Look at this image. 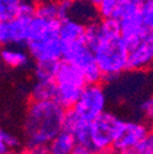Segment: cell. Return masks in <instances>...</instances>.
Wrapping results in <instances>:
<instances>
[{"label": "cell", "instance_id": "31", "mask_svg": "<svg viewBox=\"0 0 153 154\" xmlns=\"http://www.w3.org/2000/svg\"><path fill=\"white\" fill-rule=\"evenodd\" d=\"M8 154H18V152H17V150H11V152H9Z\"/></svg>", "mask_w": 153, "mask_h": 154}, {"label": "cell", "instance_id": "28", "mask_svg": "<svg viewBox=\"0 0 153 154\" xmlns=\"http://www.w3.org/2000/svg\"><path fill=\"white\" fill-rule=\"evenodd\" d=\"M121 3L124 4H141V0H121Z\"/></svg>", "mask_w": 153, "mask_h": 154}, {"label": "cell", "instance_id": "27", "mask_svg": "<svg viewBox=\"0 0 153 154\" xmlns=\"http://www.w3.org/2000/svg\"><path fill=\"white\" fill-rule=\"evenodd\" d=\"M55 2H58L60 5H63V6H66V8H69L75 0H55Z\"/></svg>", "mask_w": 153, "mask_h": 154}, {"label": "cell", "instance_id": "2", "mask_svg": "<svg viewBox=\"0 0 153 154\" xmlns=\"http://www.w3.org/2000/svg\"><path fill=\"white\" fill-rule=\"evenodd\" d=\"M66 112L67 109L54 99H30L23 120L26 146H47L56 134L65 128Z\"/></svg>", "mask_w": 153, "mask_h": 154}, {"label": "cell", "instance_id": "24", "mask_svg": "<svg viewBox=\"0 0 153 154\" xmlns=\"http://www.w3.org/2000/svg\"><path fill=\"white\" fill-rule=\"evenodd\" d=\"M140 110L145 120L153 121V95H151V97H148L141 103Z\"/></svg>", "mask_w": 153, "mask_h": 154}, {"label": "cell", "instance_id": "32", "mask_svg": "<svg viewBox=\"0 0 153 154\" xmlns=\"http://www.w3.org/2000/svg\"><path fill=\"white\" fill-rule=\"evenodd\" d=\"M151 132H152V133H153V124H152V125H151Z\"/></svg>", "mask_w": 153, "mask_h": 154}, {"label": "cell", "instance_id": "26", "mask_svg": "<svg viewBox=\"0 0 153 154\" xmlns=\"http://www.w3.org/2000/svg\"><path fill=\"white\" fill-rule=\"evenodd\" d=\"M97 154H120L115 148H109V149H104V150H101L98 152Z\"/></svg>", "mask_w": 153, "mask_h": 154}, {"label": "cell", "instance_id": "13", "mask_svg": "<svg viewBox=\"0 0 153 154\" xmlns=\"http://www.w3.org/2000/svg\"><path fill=\"white\" fill-rule=\"evenodd\" d=\"M3 64L10 69H22L30 64L32 59L28 50H23L17 45H10L2 48Z\"/></svg>", "mask_w": 153, "mask_h": 154}, {"label": "cell", "instance_id": "21", "mask_svg": "<svg viewBox=\"0 0 153 154\" xmlns=\"http://www.w3.org/2000/svg\"><path fill=\"white\" fill-rule=\"evenodd\" d=\"M119 153L120 154H153V133L149 132L135 147L119 152Z\"/></svg>", "mask_w": 153, "mask_h": 154}, {"label": "cell", "instance_id": "15", "mask_svg": "<svg viewBox=\"0 0 153 154\" xmlns=\"http://www.w3.org/2000/svg\"><path fill=\"white\" fill-rule=\"evenodd\" d=\"M67 16H71L83 23H89L98 17L97 9L88 0H75L69 6Z\"/></svg>", "mask_w": 153, "mask_h": 154}, {"label": "cell", "instance_id": "25", "mask_svg": "<svg viewBox=\"0 0 153 154\" xmlns=\"http://www.w3.org/2000/svg\"><path fill=\"white\" fill-rule=\"evenodd\" d=\"M18 154H48L47 146H37V147H27L18 152Z\"/></svg>", "mask_w": 153, "mask_h": 154}, {"label": "cell", "instance_id": "5", "mask_svg": "<svg viewBox=\"0 0 153 154\" xmlns=\"http://www.w3.org/2000/svg\"><path fill=\"white\" fill-rule=\"evenodd\" d=\"M121 122V119L109 111H104L101 116L91 122V140L97 153L114 147Z\"/></svg>", "mask_w": 153, "mask_h": 154}, {"label": "cell", "instance_id": "16", "mask_svg": "<svg viewBox=\"0 0 153 154\" xmlns=\"http://www.w3.org/2000/svg\"><path fill=\"white\" fill-rule=\"evenodd\" d=\"M69 8L60 5L55 0H43L36 5V14L41 15L49 20L61 21L64 17L67 16Z\"/></svg>", "mask_w": 153, "mask_h": 154}, {"label": "cell", "instance_id": "23", "mask_svg": "<svg viewBox=\"0 0 153 154\" xmlns=\"http://www.w3.org/2000/svg\"><path fill=\"white\" fill-rule=\"evenodd\" d=\"M140 12L145 27L153 32V0L142 2L140 5Z\"/></svg>", "mask_w": 153, "mask_h": 154}, {"label": "cell", "instance_id": "12", "mask_svg": "<svg viewBox=\"0 0 153 154\" xmlns=\"http://www.w3.org/2000/svg\"><path fill=\"white\" fill-rule=\"evenodd\" d=\"M86 26V23L71 16L64 17L59 23V38L61 39L63 44L85 42Z\"/></svg>", "mask_w": 153, "mask_h": 154}, {"label": "cell", "instance_id": "20", "mask_svg": "<svg viewBox=\"0 0 153 154\" xmlns=\"http://www.w3.org/2000/svg\"><path fill=\"white\" fill-rule=\"evenodd\" d=\"M25 0H0V20H9L20 15Z\"/></svg>", "mask_w": 153, "mask_h": 154}, {"label": "cell", "instance_id": "3", "mask_svg": "<svg viewBox=\"0 0 153 154\" xmlns=\"http://www.w3.org/2000/svg\"><path fill=\"white\" fill-rule=\"evenodd\" d=\"M107 94L102 83H87L76 104L67 114L80 121L91 124L107 111Z\"/></svg>", "mask_w": 153, "mask_h": 154}, {"label": "cell", "instance_id": "11", "mask_svg": "<svg viewBox=\"0 0 153 154\" xmlns=\"http://www.w3.org/2000/svg\"><path fill=\"white\" fill-rule=\"evenodd\" d=\"M59 23L60 21L49 20L41 15L34 14L28 20V41H38L47 37L59 35Z\"/></svg>", "mask_w": 153, "mask_h": 154}, {"label": "cell", "instance_id": "9", "mask_svg": "<svg viewBox=\"0 0 153 154\" xmlns=\"http://www.w3.org/2000/svg\"><path fill=\"white\" fill-rule=\"evenodd\" d=\"M30 17L18 15L9 20H0V48L27 44Z\"/></svg>", "mask_w": 153, "mask_h": 154}, {"label": "cell", "instance_id": "6", "mask_svg": "<svg viewBox=\"0 0 153 154\" xmlns=\"http://www.w3.org/2000/svg\"><path fill=\"white\" fill-rule=\"evenodd\" d=\"M153 65V32L146 31L127 44V71H145Z\"/></svg>", "mask_w": 153, "mask_h": 154}, {"label": "cell", "instance_id": "19", "mask_svg": "<svg viewBox=\"0 0 153 154\" xmlns=\"http://www.w3.org/2000/svg\"><path fill=\"white\" fill-rule=\"evenodd\" d=\"M56 67H58V63H36L34 65L36 81L54 82Z\"/></svg>", "mask_w": 153, "mask_h": 154}, {"label": "cell", "instance_id": "33", "mask_svg": "<svg viewBox=\"0 0 153 154\" xmlns=\"http://www.w3.org/2000/svg\"><path fill=\"white\" fill-rule=\"evenodd\" d=\"M141 2H148V0H141Z\"/></svg>", "mask_w": 153, "mask_h": 154}, {"label": "cell", "instance_id": "17", "mask_svg": "<svg viewBox=\"0 0 153 154\" xmlns=\"http://www.w3.org/2000/svg\"><path fill=\"white\" fill-rule=\"evenodd\" d=\"M55 97V83L45 81H36L31 89V100H50Z\"/></svg>", "mask_w": 153, "mask_h": 154}, {"label": "cell", "instance_id": "10", "mask_svg": "<svg viewBox=\"0 0 153 154\" xmlns=\"http://www.w3.org/2000/svg\"><path fill=\"white\" fill-rule=\"evenodd\" d=\"M151 132V126L143 121H124L119 128L114 147L118 152L126 150L140 143Z\"/></svg>", "mask_w": 153, "mask_h": 154}, {"label": "cell", "instance_id": "29", "mask_svg": "<svg viewBox=\"0 0 153 154\" xmlns=\"http://www.w3.org/2000/svg\"><path fill=\"white\" fill-rule=\"evenodd\" d=\"M3 66H4V64H3V59H2V48H0V69Z\"/></svg>", "mask_w": 153, "mask_h": 154}, {"label": "cell", "instance_id": "30", "mask_svg": "<svg viewBox=\"0 0 153 154\" xmlns=\"http://www.w3.org/2000/svg\"><path fill=\"white\" fill-rule=\"evenodd\" d=\"M88 2H89V3H92V4L95 6V5H97V3L99 2V0H88Z\"/></svg>", "mask_w": 153, "mask_h": 154}, {"label": "cell", "instance_id": "7", "mask_svg": "<svg viewBox=\"0 0 153 154\" xmlns=\"http://www.w3.org/2000/svg\"><path fill=\"white\" fill-rule=\"evenodd\" d=\"M141 4H124L121 3L117 20L120 26V34L126 45L142 35L147 28L142 22L140 12Z\"/></svg>", "mask_w": 153, "mask_h": 154}, {"label": "cell", "instance_id": "1", "mask_svg": "<svg viewBox=\"0 0 153 154\" xmlns=\"http://www.w3.org/2000/svg\"><path fill=\"white\" fill-rule=\"evenodd\" d=\"M85 42L94 53L103 81L127 71V45L117 18H99L87 23Z\"/></svg>", "mask_w": 153, "mask_h": 154}, {"label": "cell", "instance_id": "14", "mask_svg": "<svg viewBox=\"0 0 153 154\" xmlns=\"http://www.w3.org/2000/svg\"><path fill=\"white\" fill-rule=\"evenodd\" d=\"M47 147L48 154H72L76 147V140L70 131L64 128L47 144Z\"/></svg>", "mask_w": 153, "mask_h": 154}, {"label": "cell", "instance_id": "22", "mask_svg": "<svg viewBox=\"0 0 153 154\" xmlns=\"http://www.w3.org/2000/svg\"><path fill=\"white\" fill-rule=\"evenodd\" d=\"M20 148V141L15 136L0 128V154H8L11 150Z\"/></svg>", "mask_w": 153, "mask_h": 154}, {"label": "cell", "instance_id": "8", "mask_svg": "<svg viewBox=\"0 0 153 154\" xmlns=\"http://www.w3.org/2000/svg\"><path fill=\"white\" fill-rule=\"evenodd\" d=\"M26 45L34 63H59L63 60L64 44L59 35L27 42Z\"/></svg>", "mask_w": 153, "mask_h": 154}, {"label": "cell", "instance_id": "18", "mask_svg": "<svg viewBox=\"0 0 153 154\" xmlns=\"http://www.w3.org/2000/svg\"><path fill=\"white\" fill-rule=\"evenodd\" d=\"M121 0H99L95 5L99 18H117Z\"/></svg>", "mask_w": 153, "mask_h": 154}, {"label": "cell", "instance_id": "4", "mask_svg": "<svg viewBox=\"0 0 153 154\" xmlns=\"http://www.w3.org/2000/svg\"><path fill=\"white\" fill-rule=\"evenodd\" d=\"M63 59L75 65L85 76L87 83H102L103 76L93 50L86 42L64 44Z\"/></svg>", "mask_w": 153, "mask_h": 154}]
</instances>
